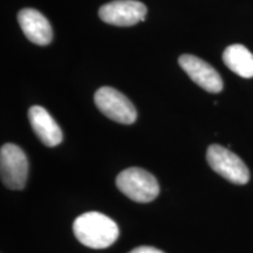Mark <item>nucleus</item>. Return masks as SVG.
Masks as SVG:
<instances>
[{"label":"nucleus","mask_w":253,"mask_h":253,"mask_svg":"<svg viewBox=\"0 0 253 253\" xmlns=\"http://www.w3.org/2000/svg\"><path fill=\"white\" fill-rule=\"evenodd\" d=\"M207 160L214 172L233 184L243 185L250 181V171L242 158L219 144L209 147Z\"/></svg>","instance_id":"obj_3"},{"label":"nucleus","mask_w":253,"mask_h":253,"mask_svg":"<svg viewBox=\"0 0 253 253\" xmlns=\"http://www.w3.org/2000/svg\"><path fill=\"white\" fill-rule=\"evenodd\" d=\"M73 232L82 245L106 249L119 238V226L112 218L100 212H86L73 223Z\"/></svg>","instance_id":"obj_1"},{"label":"nucleus","mask_w":253,"mask_h":253,"mask_svg":"<svg viewBox=\"0 0 253 253\" xmlns=\"http://www.w3.org/2000/svg\"><path fill=\"white\" fill-rule=\"evenodd\" d=\"M223 61L226 67L244 79L253 78V54L240 43L231 45L224 50Z\"/></svg>","instance_id":"obj_10"},{"label":"nucleus","mask_w":253,"mask_h":253,"mask_svg":"<svg viewBox=\"0 0 253 253\" xmlns=\"http://www.w3.org/2000/svg\"><path fill=\"white\" fill-rule=\"evenodd\" d=\"M179 66L189 78L209 93H220L223 90V80L219 73L207 61L191 54H183L178 59Z\"/></svg>","instance_id":"obj_7"},{"label":"nucleus","mask_w":253,"mask_h":253,"mask_svg":"<svg viewBox=\"0 0 253 253\" xmlns=\"http://www.w3.org/2000/svg\"><path fill=\"white\" fill-rule=\"evenodd\" d=\"M28 120L33 131L43 144L47 147H56L61 143L63 137L61 128L43 107H31L28 110Z\"/></svg>","instance_id":"obj_9"},{"label":"nucleus","mask_w":253,"mask_h":253,"mask_svg":"<svg viewBox=\"0 0 253 253\" xmlns=\"http://www.w3.org/2000/svg\"><path fill=\"white\" fill-rule=\"evenodd\" d=\"M21 31L31 42L46 46L53 39V30L45 15L34 8H23L18 13Z\"/></svg>","instance_id":"obj_8"},{"label":"nucleus","mask_w":253,"mask_h":253,"mask_svg":"<svg viewBox=\"0 0 253 253\" xmlns=\"http://www.w3.org/2000/svg\"><path fill=\"white\" fill-rule=\"evenodd\" d=\"M147 15V6L136 0H115L101 6L99 17L104 23L115 26H134Z\"/></svg>","instance_id":"obj_6"},{"label":"nucleus","mask_w":253,"mask_h":253,"mask_svg":"<svg viewBox=\"0 0 253 253\" xmlns=\"http://www.w3.org/2000/svg\"><path fill=\"white\" fill-rule=\"evenodd\" d=\"M0 172L1 182L12 190H23L28 176L26 154L18 145L6 143L0 150Z\"/></svg>","instance_id":"obj_4"},{"label":"nucleus","mask_w":253,"mask_h":253,"mask_svg":"<svg viewBox=\"0 0 253 253\" xmlns=\"http://www.w3.org/2000/svg\"><path fill=\"white\" fill-rule=\"evenodd\" d=\"M95 104L104 116L121 125H132L137 112L128 97L112 87H102L95 93Z\"/></svg>","instance_id":"obj_5"},{"label":"nucleus","mask_w":253,"mask_h":253,"mask_svg":"<svg viewBox=\"0 0 253 253\" xmlns=\"http://www.w3.org/2000/svg\"><path fill=\"white\" fill-rule=\"evenodd\" d=\"M129 253H164V252L156 248H153V246H140V248H136Z\"/></svg>","instance_id":"obj_11"},{"label":"nucleus","mask_w":253,"mask_h":253,"mask_svg":"<svg viewBox=\"0 0 253 253\" xmlns=\"http://www.w3.org/2000/svg\"><path fill=\"white\" fill-rule=\"evenodd\" d=\"M120 191L137 203H149L160 194L157 179L141 168H129L116 177Z\"/></svg>","instance_id":"obj_2"}]
</instances>
